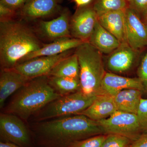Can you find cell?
<instances>
[{
    "label": "cell",
    "mask_w": 147,
    "mask_h": 147,
    "mask_svg": "<svg viewBox=\"0 0 147 147\" xmlns=\"http://www.w3.org/2000/svg\"><path fill=\"white\" fill-rule=\"evenodd\" d=\"M15 13V11L0 4V21L11 19Z\"/></svg>",
    "instance_id": "cell-30"
},
{
    "label": "cell",
    "mask_w": 147,
    "mask_h": 147,
    "mask_svg": "<svg viewBox=\"0 0 147 147\" xmlns=\"http://www.w3.org/2000/svg\"><path fill=\"white\" fill-rule=\"evenodd\" d=\"M130 147H147V133L142 134L134 141Z\"/></svg>",
    "instance_id": "cell-31"
},
{
    "label": "cell",
    "mask_w": 147,
    "mask_h": 147,
    "mask_svg": "<svg viewBox=\"0 0 147 147\" xmlns=\"http://www.w3.org/2000/svg\"><path fill=\"white\" fill-rule=\"evenodd\" d=\"M102 54L109 55L120 45L115 36L100 25L98 21L88 40Z\"/></svg>",
    "instance_id": "cell-18"
},
{
    "label": "cell",
    "mask_w": 147,
    "mask_h": 147,
    "mask_svg": "<svg viewBox=\"0 0 147 147\" xmlns=\"http://www.w3.org/2000/svg\"><path fill=\"white\" fill-rule=\"evenodd\" d=\"M70 13L67 9H64L57 18L50 21H40L38 29L46 38L55 40L65 37H71Z\"/></svg>",
    "instance_id": "cell-12"
},
{
    "label": "cell",
    "mask_w": 147,
    "mask_h": 147,
    "mask_svg": "<svg viewBox=\"0 0 147 147\" xmlns=\"http://www.w3.org/2000/svg\"><path fill=\"white\" fill-rule=\"evenodd\" d=\"M0 135L4 142L21 147L28 146L30 143L28 130L21 119L11 113L0 115Z\"/></svg>",
    "instance_id": "cell-7"
},
{
    "label": "cell",
    "mask_w": 147,
    "mask_h": 147,
    "mask_svg": "<svg viewBox=\"0 0 147 147\" xmlns=\"http://www.w3.org/2000/svg\"><path fill=\"white\" fill-rule=\"evenodd\" d=\"M106 134H119L135 141L144 134L137 115L117 110L108 118L98 121Z\"/></svg>",
    "instance_id": "cell-6"
},
{
    "label": "cell",
    "mask_w": 147,
    "mask_h": 147,
    "mask_svg": "<svg viewBox=\"0 0 147 147\" xmlns=\"http://www.w3.org/2000/svg\"><path fill=\"white\" fill-rule=\"evenodd\" d=\"M79 60L81 91L89 96L104 94L102 80L106 71L102 53L88 41H84L75 49Z\"/></svg>",
    "instance_id": "cell-4"
},
{
    "label": "cell",
    "mask_w": 147,
    "mask_h": 147,
    "mask_svg": "<svg viewBox=\"0 0 147 147\" xmlns=\"http://www.w3.org/2000/svg\"><path fill=\"white\" fill-rule=\"evenodd\" d=\"M48 82L55 92L61 96L81 91L79 79L48 76Z\"/></svg>",
    "instance_id": "cell-22"
},
{
    "label": "cell",
    "mask_w": 147,
    "mask_h": 147,
    "mask_svg": "<svg viewBox=\"0 0 147 147\" xmlns=\"http://www.w3.org/2000/svg\"><path fill=\"white\" fill-rule=\"evenodd\" d=\"M128 7L131 9L141 17L147 11V0H127Z\"/></svg>",
    "instance_id": "cell-28"
},
{
    "label": "cell",
    "mask_w": 147,
    "mask_h": 147,
    "mask_svg": "<svg viewBox=\"0 0 147 147\" xmlns=\"http://www.w3.org/2000/svg\"><path fill=\"white\" fill-rule=\"evenodd\" d=\"M134 141L119 134H107L101 147H130Z\"/></svg>",
    "instance_id": "cell-24"
},
{
    "label": "cell",
    "mask_w": 147,
    "mask_h": 147,
    "mask_svg": "<svg viewBox=\"0 0 147 147\" xmlns=\"http://www.w3.org/2000/svg\"><path fill=\"white\" fill-rule=\"evenodd\" d=\"M0 147H21L13 143L10 142H0Z\"/></svg>",
    "instance_id": "cell-33"
},
{
    "label": "cell",
    "mask_w": 147,
    "mask_h": 147,
    "mask_svg": "<svg viewBox=\"0 0 147 147\" xmlns=\"http://www.w3.org/2000/svg\"><path fill=\"white\" fill-rule=\"evenodd\" d=\"M104 94L114 96L119 92L128 89H136L144 92L139 78L119 76L113 72H106L102 83Z\"/></svg>",
    "instance_id": "cell-14"
},
{
    "label": "cell",
    "mask_w": 147,
    "mask_h": 147,
    "mask_svg": "<svg viewBox=\"0 0 147 147\" xmlns=\"http://www.w3.org/2000/svg\"><path fill=\"white\" fill-rule=\"evenodd\" d=\"M137 74L143 85L144 92L147 93V50L140 61Z\"/></svg>",
    "instance_id": "cell-27"
},
{
    "label": "cell",
    "mask_w": 147,
    "mask_h": 147,
    "mask_svg": "<svg viewBox=\"0 0 147 147\" xmlns=\"http://www.w3.org/2000/svg\"><path fill=\"white\" fill-rule=\"evenodd\" d=\"M83 42L80 40L71 37L56 40L51 43L42 45L38 50L27 55L20 63L39 57L59 55L72 49H76Z\"/></svg>",
    "instance_id": "cell-16"
},
{
    "label": "cell",
    "mask_w": 147,
    "mask_h": 147,
    "mask_svg": "<svg viewBox=\"0 0 147 147\" xmlns=\"http://www.w3.org/2000/svg\"><path fill=\"white\" fill-rule=\"evenodd\" d=\"M61 0H28L21 9L20 14L28 20L45 18L59 9Z\"/></svg>",
    "instance_id": "cell-15"
},
{
    "label": "cell",
    "mask_w": 147,
    "mask_h": 147,
    "mask_svg": "<svg viewBox=\"0 0 147 147\" xmlns=\"http://www.w3.org/2000/svg\"><path fill=\"white\" fill-rule=\"evenodd\" d=\"M29 79L13 69H1L0 74V108L7 98L24 86Z\"/></svg>",
    "instance_id": "cell-13"
},
{
    "label": "cell",
    "mask_w": 147,
    "mask_h": 147,
    "mask_svg": "<svg viewBox=\"0 0 147 147\" xmlns=\"http://www.w3.org/2000/svg\"><path fill=\"white\" fill-rule=\"evenodd\" d=\"M98 21V16L93 7H77L70 18L71 36L82 41H88Z\"/></svg>",
    "instance_id": "cell-10"
},
{
    "label": "cell",
    "mask_w": 147,
    "mask_h": 147,
    "mask_svg": "<svg viewBox=\"0 0 147 147\" xmlns=\"http://www.w3.org/2000/svg\"><path fill=\"white\" fill-rule=\"evenodd\" d=\"M93 7L98 16L110 11L125 10L128 4L127 0H96Z\"/></svg>",
    "instance_id": "cell-23"
},
{
    "label": "cell",
    "mask_w": 147,
    "mask_h": 147,
    "mask_svg": "<svg viewBox=\"0 0 147 147\" xmlns=\"http://www.w3.org/2000/svg\"><path fill=\"white\" fill-rule=\"evenodd\" d=\"M61 96L50 86L48 76L36 77L29 80L17 91L5 113L27 120Z\"/></svg>",
    "instance_id": "cell-3"
},
{
    "label": "cell",
    "mask_w": 147,
    "mask_h": 147,
    "mask_svg": "<svg viewBox=\"0 0 147 147\" xmlns=\"http://www.w3.org/2000/svg\"><path fill=\"white\" fill-rule=\"evenodd\" d=\"M136 115L142 130L147 133V99H141Z\"/></svg>",
    "instance_id": "cell-26"
},
{
    "label": "cell",
    "mask_w": 147,
    "mask_h": 147,
    "mask_svg": "<svg viewBox=\"0 0 147 147\" xmlns=\"http://www.w3.org/2000/svg\"><path fill=\"white\" fill-rule=\"evenodd\" d=\"M141 53V51L133 49L126 41L121 42L119 46L106 58L107 68L113 73H126L137 63Z\"/></svg>",
    "instance_id": "cell-9"
},
{
    "label": "cell",
    "mask_w": 147,
    "mask_h": 147,
    "mask_svg": "<svg viewBox=\"0 0 147 147\" xmlns=\"http://www.w3.org/2000/svg\"><path fill=\"white\" fill-rule=\"evenodd\" d=\"M126 42L135 50L147 46V27L140 15L129 7L125 11Z\"/></svg>",
    "instance_id": "cell-11"
},
{
    "label": "cell",
    "mask_w": 147,
    "mask_h": 147,
    "mask_svg": "<svg viewBox=\"0 0 147 147\" xmlns=\"http://www.w3.org/2000/svg\"><path fill=\"white\" fill-rule=\"evenodd\" d=\"M141 18L147 27V11Z\"/></svg>",
    "instance_id": "cell-34"
},
{
    "label": "cell",
    "mask_w": 147,
    "mask_h": 147,
    "mask_svg": "<svg viewBox=\"0 0 147 147\" xmlns=\"http://www.w3.org/2000/svg\"><path fill=\"white\" fill-rule=\"evenodd\" d=\"M125 11H110L98 16V21L100 25L121 42L126 41Z\"/></svg>",
    "instance_id": "cell-19"
},
{
    "label": "cell",
    "mask_w": 147,
    "mask_h": 147,
    "mask_svg": "<svg viewBox=\"0 0 147 147\" xmlns=\"http://www.w3.org/2000/svg\"><path fill=\"white\" fill-rule=\"evenodd\" d=\"M143 91L128 89L119 92L113 96L117 110L137 114Z\"/></svg>",
    "instance_id": "cell-20"
},
{
    "label": "cell",
    "mask_w": 147,
    "mask_h": 147,
    "mask_svg": "<svg viewBox=\"0 0 147 147\" xmlns=\"http://www.w3.org/2000/svg\"><path fill=\"white\" fill-rule=\"evenodd\" d=\"M107 134H100L76 141L67 147H101Z\"/></svg>",
    "instance_id": "cell-25"
},
{
    "label": "cell",
    "mask_w": 147,
    "mask_h": 147,
    "mask_svg": "<svg viewBox=\"0 0 147 147\" xmlns=\"http://www.w3.org/2000/svg\"><path fill=\"white\" fill-rule=\"evenodd\" d=\"M42 46L31 29L21 21H0L1 69L13 68Z\"/></svg>",
    "instance_id": "cell-2"
},
{
    "label": "cell",
    "mask_w": 147,
    "mask_h": 147,
    "mask_svg": "<svg viewBox=\"0 0 147 147\" xmlns=\"http://www.w3.org/2000/svg\"><path fill=\"white\" fill-rule=\"evenodd\" d=\"M92 0H73L77 7H82L88 5Z\"/></svg>",
    "instance_id": "cell-32"
},
{
    "label": "cell",
    "mask_w": 147,
    "mask_h": 147,
    "mask_svg": "<svg viewBox=\"0 0 147 147\" xmlns=\"http://www.w3.org/2000/svg\"><path fill=\"white\" fill-rule=\"evenodd\" d=\"M28 0H0V4L15 11L22 7Z\"/></svg>",
    "instance_id": "cell-29"
},
{
    "label": "cell",
    "mask_w": 147,
    "mask_h": 147,
    "mask_svg": "<svg viewBox=\"0 0 147 147\" xmlns=\"http://www.w3.org/2000/svg\"><path fill=\"white\" fill-rule=\"evenodd\" d=\"M97 96H89L81 91L63 96L47 104L38 114L40 120L80 115L89 107Z\"/></svg>",
    "instance_id": "cell-5"
},
{
    "label": "cell",
    "mask_w": 147,
    "mask_h": 147,
    "mask_svg": "<svg viewBox=\"0 0 147 147\" xmlns=\"http://www.w3.org/2000/svg\"><path fill=\"white\" fill-rule=\"evenodd\" d=\"M38 131L47 144L60 147H67L76 141L106 134L98 121L82 115L61 117L43 122L40 124Z\"/></svg>",
    "instance_id": "cell-1"
},
{
    "label": "cell",
    "mask_w": 147,
    "mask_h": 147,
    "mask_svg": "<svg viewBox=\"0 0 147 147\" xmlns=\"http://www.w3.org/2000/svg\"><path fill=\"white\" fill-rule=\"evenodd\" d=\"M117 110L113 96L104 94L97 96L91 105L80 115L98 121L108 118Z\"/></svg>",
    "instance_id": "cell-17"
},
{
    "label": "cell",
    "mask_w": 147,
    "mask_h": 147,
    "mask_svg": "<svg viewBox=\"0 0 147 147\" xmlns=\"http://www.w3.org/2000/svg\"><path fill=\"white\" fill-rule=\"evenodd\" d=\"M71 50L53 56L34 58L18 64L13 69L29 79L48 76L56 65L71 54Z\"/></svg>",
    "instance_id": "cell-8"
},
{
    "label": "cell",
    "mask_w": 147,
    "mask_h": 147,
    "mask_svg": "<svg viewBox=\"0 0 147 147\" xmlns=\"http://www.w3.org/2000/svg\"><path fill=\"white\" fill-rule=\"evenodd\" d=\"M79 60L77 55L74 53L60 61L54 67L48 76L79 79Z\"/></svg>",
    "instance_id": "cell-21"
}]
</instances>
